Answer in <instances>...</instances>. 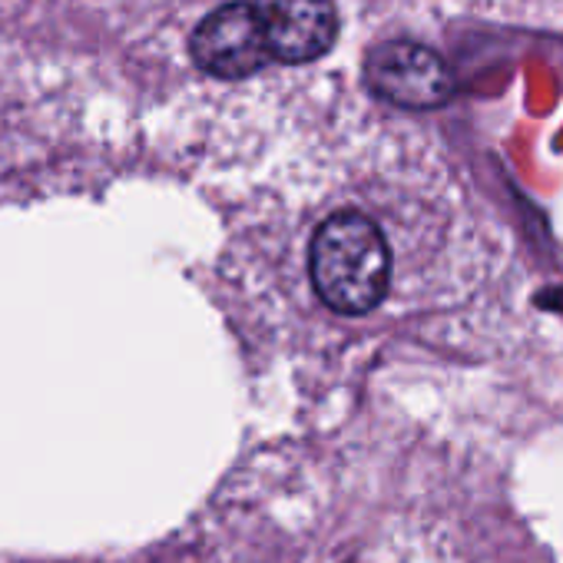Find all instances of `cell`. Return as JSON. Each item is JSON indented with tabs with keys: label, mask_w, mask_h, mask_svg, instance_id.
Returning <instances> with one entry per match:
<instances>
[{
	"label": "cell",
	"mask_w": 563,
	"mask_h": 563,
	"mask_svg": "<svg viewBox=\"0 0 563 563\" xmlns=\"http://www.w3.org/2000/svg\"><path fill=\"white\" fill-rule=\"evenodd\" d=\"M319 299L339 316H365L388 296L391 249L385 232L362 212L329 216L309 249Z\"/></svg>",
	"instance_id": "6da1fadb"
},
{
	"label": "cell",
	"mask_w": 563,
	"mask_h": 563,
	"mask_svg": "<svg viewBox=\"0 0 563 563\" xmlns=\"http://www.w3.org/2000/svg\"><path fill=\"white\" fill-rule=\"evenodd\" d=\"M365 80L375 97L401 110H438L454 97V77L448 64L421 44L388 41L372 51Z\"/></svg>",
	"instance_id": "7a4b0ae2"
},
{
	"label": "cell",
	"mask_w": 563,
	"mask_h": 563,
	"mask_svg": "<svg viewBox=\"0 0 563 563\" xmlns=\"http://www.w3.org/2000/svg\"><path fill=\"white\" fill-rule=\"evenodd\" d=\"M189 54L199 70L219 80H245L272 60L255 8L242 4V0L212 11L192 31Z\"/></svg>",
	"instance_id": "3957f363"
},
{
	"label": "cell",
	"mask_w": 563,
	"mask_h": 563,
	"mask_svg": "<svg viewBox=\"0 0 563 563\" xmlns=\"http://www.w3.org/2000/svg\"><path fill=\"white\" fill-rule=\"evenodd\" d=\"M272 60L309 64L332 51L339 37V14L332 0H255Z\"/></svg>",
	"instance_id": "277c9868"
}]
</instances>
